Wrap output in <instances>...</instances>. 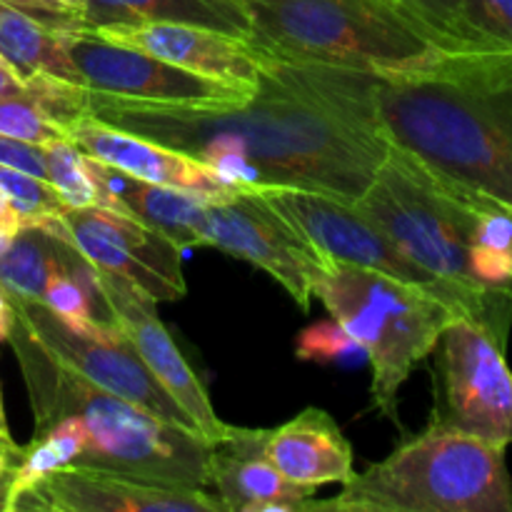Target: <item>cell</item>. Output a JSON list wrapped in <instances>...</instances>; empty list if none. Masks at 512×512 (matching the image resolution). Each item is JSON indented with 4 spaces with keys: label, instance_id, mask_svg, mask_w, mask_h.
I'll return each instance as SVG.
<instances>
[{
    "label": "cell",
    "instance_id": "1",
    "mask_svg": "<svg viewBox=\"0 0 512 512\" xmlns=\"http://www.w3.org/2000/svg\"><path fill=\"white\" fill-rule=\"evenodd\" d=\"M258 55L248 98L155 103L83 88V113L180 150L240 190H315L355 203L390 150L370 120L365 73Z\"/></svg>",
    "mask_w": 512,
    "mask_h": 512
},
{
    "label": "cell",
    "instance_id": "2",
    "mask_svg": "<svg viewBox=\"0 0 512 512\" xmlns=\"http://www.w3.org/2000/svg\"><path fill=\"white\" fill-rule=\"evenodd\" d=\"M365 88L390 148L512 205V48L450 50L415 73L365 75Z\"/></svg>",
    "mask_w": 512,
    "mask_h": 512
},
{
    "label": "cell",
    "instance_id": "3",
    "mask_svg": "<svg viewBox=\"0 0 512 512\" xmlns=\"http://www.w3.org/2000/svg\"><path fill=\"white\" fill-rule=\"evenodd\" d=\"M8 343L23 370L35 425L70 418L78 428L83 448L75 465L210 490L208 440L85 380L15 320Z\"/></svg>",
    "mask_w": 512,
    "mask_h": 512
},
{
    "label": "cell",
    "instance_id": "4",
    "mask_svg": "<svg viewBox=\"0 0 512 512\" xmlns=\"http://www.w3.org/2000/svg\"><path fill=\"white\" fill-rule=\"evenodd\" d=\"M475 200L478 190L390 148L355 208L443 288L455 313L483 325L508 350L512 308L485 295L470 270Z\"/></svg>",
    "mask_w": 512,
    "mask_h": 512
},
{
    "label": "cell",
    "instance_id": "5",
    "mask_svg": "<svg viewBox=\"0 0 512 512\" xmlns=\"http://www.w3.org/2000/svg\"><path fill=\"white\" fill-rule=\"evenodd\" d=\"M248 43L290 63L368 75L430 68L445 53L425 28L383 0H245Z\"/></svg>",
    "mask_w": 512,
    "mask_h": 512
},
{
    "label": "cell",
    "instance_id": "6",
    "mask_svg": "<svg viewBox=\"0 0 512 512\" xmlns=\"http://www.w3.org/2000/svg\"><path fill=\"white\" fill-rule=\"evenodd\" d=\"M512 512V478L505 448L425 428L388 458L353 473L343 493L313 500L300 512Z\"/></svg>",
    "mask_w": 512,
    "mask_h": 512
},
{
    "label": "cell",
    "instance_id": "7",
    "mask_svg": "<svg viewBox=\"0 0 512 512\" xmlns=\"http://www.w3.org/2000/svg\"><path fill=\"white\" fill-rule=\"evenodd\" d=\"M313 298L363 348L373 370V408L400 428L405 380L458 313L430 290L340 260L320 273Z\"/></svg>",
    "mask_w": 512,
    "mask_h": 512
},
{
    "label": "cell",
    "instance_id": "8",
    "mask_svg": "<svg viewBox=\"0 0 512 512\" xmlns=\"http://www.w3.org/2000/svg\"><path fill=\"white\" fill-rule=\"evenodd\" d=\"M433 410L428 428L455 430L508 450L512 370L505 348L475 320L455 315L433 348Z\"/></svg>",
    "mask_w": 512,
    "mask_h": 512
},
{
    "label": "cell",
    "instance_id": "9",
    "mask_svg": "<svg viewBox=\"0 0 512 512\" xmlns=\"http://www.w3.org/2000/svg\"><path fill=\"white\" fill-rule=\"evenodd\" d=\"M10 305H13L15 323L28 330L60 363L73 368L98 388L130 400L145 413L198 433L193 420L145 368L130 340L113 320L103 318L93 325H73L40 300H10Z\"/></svg>",
    "mask_w": 512,
    "mask_h": 512
},
{
    "label": "cell",
    "instance_id": "10",
    "mask_svg": "<svg viewBox=\"0 0 512 512\" xmlns=\"http://www.w3.org/2000/svg\"><path fill=\"white\" fill-rule=\"evenodd\" d=\"M203 238L205 248L223 250L278 280L305 313L313 303L320 273L333 263L265 190H238L210 198Z\"/></svg>",
    "mask_w": 512,
    "mask_h": 512
},
{
    "label": "cell",
    "instance_id": "11",
    "mask_svg": "<svg viewBox=\"0 0 512 512\" xmlns=\"http://www.w3.org/2000/svg\"><path fill=\"white\" fill-rule=\"evenodd\" d=\"M45 230L65 240L93 268L138 285L155 303H173L188 293L183 250L123 210L65 208Z\"/></svg>",
    "mask_w": 512,
    "mask_h": 512
},
{
    "label": "cell",
    "instance_id": "12",
    "mask_svg": "<svg viewBox=\"0 0 512 512\" xmlns=\"http://www.w3.org/2000/svg\"><path fill=\"white\" fill-rule=\"evenodd\" d=\"M90 275H93L95 288L103 298L108 318L123 330V335L130 340L145 368L155 375V380L168 390L170 398L193 420L195 430L208 443L225 438L233 425L215 415L203 380L190 368L185 355L175 345L173 333L160 320L158 308H155L158 303L148 293H143L138 285L120 278V275L105 273L93 265H90Z\"/></svg>",
    "mask_w": 512,
    "mask_h": 512
},
{
    "label": "cell",
    "instance_id": "13",
    "mask_svg": "<svg viewBox=\"0 0 512 512\" xmlns=\"http://www.w3.org/2000/svg\"><path fill=\"white\" fill-rule=\"evenodd\" d=\"M8 512H225L210 490L90 465H63L15 495Z\"/></svg>",
    "mask_w": 512,
    "mask_h": 512
},
{
    "label": "cell",
    "instance_id": "14",
    "mask_svg": "<svg viewBox=\"0 0 512 512\" xmlns=\"http://www.w3.org/2000/svg\"><path fill=\"white\" fill-rule=\"evenodd\" d=\"M65 50L80 75V85L118 98L155 100V103H208L240 100L253 90L233 88L170 65L130 45L113 43L98 33H65Z\"/></svg>",
    "mask_w": 512,
    "mask_h": 512
},
{
    "label": "cell",
    "instance_id": "15",
    "mask_svg": "<svg viewBox=\"0 0 512 512\" xmlns=\"http://www.w3.org/2000/svg\"><path fill=\"white\" fill-rule=\"evenodd\" d=\"M265 195L330 260L378 270L395 280L430 290L443 303H448L443 288L425 270H420L368 215L360 213L355 203H345V200L315 193V190L295 188H270L265 190Z\"/></svg>",
    "mask_w": 512,
    "mask_h": 512
},
{
    "label": "cell",
    "instance_id": "16",
    "mask_svg": "<svg viewBox=\"0 0 512 512\" xmlns=\"http://www.w3.org/2000/svg\"><path fill=\"white\" fill-rule=\"evenodd\" d=\"M98 35L113 43L130 45L155 55L170 65L220 80L233 88L253 90L260 78V55L248 40L220 30L190 23H140L115 25L98 30Z\"/></svg>",
    "mask_w": 512,
    "mask_h": 512
},
{
    "label": "cell",
    "instance_id": "17",
    "mask_svg": "<svg viewBox=\"0 0 512 512\" xmlns=\"http://www.w3.org/2000/svg\"><path fill=\"white\" fill-rule=\"evenodd\" d=\"M265 435L258 428H230L225 438L208 443L210 493L225 512H300L313 488L295 485L265 455Z\"/></svg>",
    "mask_w": 512,
    "mask_h": 512
},
{
    "label": "cell",
    "instance_id": "18",
    "mask_svg": "<svg viewBox=\"0 0 512 512\" xmlns=\"http://www.w3.org/2000/svg\"><path fill=\"white\" fill-rule=\"evenodd\" d=\"M68 138L90 158L125 175L148 180V183L195 190V193L215 195V198L240 190L223 175L215 173L210 165L155 140L100 123L90 115H80L75 123L68 125Z\"/></svg>",
    "mask_w": 512,
    "mask_h": 512
},
{
    "label": "cell",
    "instance_id": "19",
    "mask_svg": "<svg viewBox=\"0 0 512 512\" xmlns=\"http://www.w3.org/2000/svg\"><path fill=\"white\" fill-rule=\"evenodd\" d=\"M88 170L93 175L103 208L123 210L135 220L165 235L180 250L205 248L203 228L208 203L215 195L195 193L185 188L148 183L133 178L88 155Z\"/></svg>",
    "mask_w": 512,
    "mask_h": 512
},
{
    "label": "cell",
    "instance_id": "20",
    "mask_svg": "<svg viewBox=\"0 0 512 512\" xmlns=\"http://www.w3.org/2000/svg\"><path fill=\"white\" fill-rule=\"evenodd\" d=\"M265 455L295 485L323 488L353 478V445L320 408H305L288 423L268 430Z\"/></svg>",
    "mask_w": 512,
    "mask_h": 512
},
{
    "label": "cell",
    "instance_id": "21",
    "mask_svg": "<svg viewBox=\"0 0 512 512\" xmlns=\"http://www.w3.org/2000/svg\"><path fill=\"white\" fill-rule=\"evenodd\" d=\"M140 23H190L248 40L245 0H83L80 28L88 33Z\"/></svg>",
    "mask_w": 512,
    "mask_h": 512
},
{
    "label": "cell",
    "instance_id": "22",
    "mask_svg": "<svg viewBox=\"0 0 512 512\" xmlns=\"http://www.w3.org/2000/svg\"><path fill=\"white\" fill-rule=\"evenodd\" d=\"M0 55L23 80L45 75L80 85L78 70L65 50L63 30H53L5 0H0Z\"/></svg>",
    "mask_w": 512,
    "mask_h": 512
},
{
    "label": "cell",
    "instance_id": "23",
    "mask_svg": "<svg viewBox=\"0 0 512 512\" xmlns=\"http://www.w3.org/2000/svg\"><path fill=\"white\" fill-rule=\"evenodd\" d=\"M75 250L45 228H20L0 255V293L8 300H40L50 275L65 268Z\"/></svg>",
    "mask_w": 512,
    "mask_h": 512
},
{
    "label": "cell",
    "instance_id": "24",
    "mask_svg": "<svg viewBox=\"0 0 512 512\" xmlns=\"http://www.w3.org/2000/svg\"><path fill=\"white\" fill-rule=\"evenodd\" d=\"M48 98L45 75L25 80L20 90L0 95V135L40 145V148L58 138H68V133L55 123V115L50 110L53 105Z\"/></svg>",
    "mask_w": 512,
    "mask_h": 512
},
{
    "label": "cell",
    "instance_id": "25",
    "mask_svg": "<svg viewBox=\"0 0 512 512\" xmlns=\"http://www.w3.org/2000/svg\"><path fill=\"white\" fill-rule=\"evenodd\" d=\"M383 3L428 30L448 50L490 48L465 20L463 0H383Z\"/></svg>",
    "mask_w": 512,
    "mask_h": 512
},
{
    "label": "cell",
    "instance_id": "26",
    "mask_svg": "<svg viewBox=\"0 0 512 512\" xmlns=\"http://www.w3.org/2000/svg\"><path fill=\"white\" fill-rule=\"evenodd\" d=\"M45 180L68 208L100 205L98 185L88 170V155L70 138L43 145Z\"/></svg>",
    "mask_w": 512,
    "mask_h": 512
},
{
    "label": "cell",
    "instance_id": "27",
    "mask_svg": "<svg viewBox=\"0 0 512 512\" xmlns=\"http://www.w3.org/2000/svg\"><path fill=\"white\" fill-rule=\"evenodd\" d=\"M0 193L10 200L18 213L20 228H45L53 218H58L68 205L58 198L48 180L35 178L25 170L0 165Z\"/></svg>",
    "mask_w": 512,
    "mask_h": 512
},
{
    "label": "cell",
    "instance_id": "28",
    "mask_svg": "<svg viewBox=\"0 0 512 512\" xmlns=\"http://www.w3.org/2000/svg\"><path fill=\"white\" fill-rule=\"evenodd\" d=\"M295 355L310 363H348L358 355H365L363 348L335 323L333 318L325 323H315L305 330L295 343Z\"/></svg>",
    "mask_w": 512,
    "mask_h": 512
},
{
    "label": "cell",
    "instance_id": "29",
    "mask_svg": "<svg viewBox=\"0 0 512 512\" xmlns=\"http://www.w3.org/2000/svg\"><path fill=\"white\" fill-rule=\"evenodd\" d=\"M463 15L490 48H512V0H463Z\"/></svg>",
    "mask_w": 512,
    "mask_h": 512
},
{
    "label": "cell",
    "instance_id": "30",
    "mask_svg": "<svg viewBox=\"0 0 512 512\" xmlns=\"http://www.w3.org/2000/svg\"><path fill=\"white\" fill-rule=\"evenodd\" d=\"M0 165H10V168L25 170L35 178L45 180V160L40 145H30L23 143V140L0 135Z\"/></svg>",
    "mask_w": 512,
    "mask_h": 512
},
{
    "label": "cell",
    "instance_id": "31",
    "mask_svg": "<svg viewBox=\"0 0 512 512\" xmlns=\"http://www.w3.org/2000/svg\"><path fill=\"white\" fill-rule=\"evenodd\" d=\"M20 453H23V445L15 443L13 438H0V510H5L8 503L10 483H13L15 468L20 463Z\"/></svg>",
    "mask_w": 512,
    "mask_h": 512
},
{
    "label": "cell",
    "instance_id": "32",
    "mask_svg": "<svg viewBox=\"0 0 512 512\" xmlns=\"http://www.w3.org/2000/svg\"><path fill=\"white\" fill-rule=\"evenodd\" d=\"M20 230V220H18V213L13 210V205H10V200L5 198L3 193H0V233H8V235H15Z\"/></svg>",
    "mask_w": 512,
    "mask_h": 512
},
{
    "label": "cell",
    "instance_id": "33",
    "mask_svg": "<svg viewBox=\"0 0 512 512\" xmlns=\"http://www.w3.org/2000/svg\"><path fill=\"white\" fill-rule=\"evenodd\" d=\"M25 85V80L15 73L13 68L8 65V60L0 55V95L3 93H13V90H20Z\"/></svg>",
    "mask_w": 512,
    "mask_h": 512
},
{
    "label": "cell",
    "instance_id": "34",
    "mask_svg": "<svg viewBox=\"0 0 512 512\" xmlns=\"http://www.w3.org/2000/svg\"><path fill=\"white\" fill-rule=\"evenodd\" d=\"M10 330H13V305L0 293V343H8Z\"/></svg>",
    "mask_w": 512,
    "mask_h": 512
},
{
    "label": "cell",
    "instance_id": "35",
    "mask_svg": "<svg viewBox=\"0 0 512 512\" xmlns=\"http://www.w3.org/2000/svg\"><path fill=\"white\" fill-rule=\"evenodd\" d=\"M8 420H5V408H3V395H0V438H8Z\"/></svg>",
    "mask_w": 512,
    "mask_h": 512
},
{
    "label": "cell",
    "instance_id": "36",
    "mask_svg": "<svg viewBox=\"0 0 512 512\" xmlns=\"http://www.w3.org/2000/svg\"><path fill=\"white\" fill-rule=\"evenodd\" d=\"M10 238H13V235H8V233H0V255H3V250L8 248V245H10Z\"/></svg>",
    "mask_w": 512,
    "mask_h": 512
},
{
    "label": "cell",
    "instance_id": "37",
    "mask_svg": "<svg viewBox=\"0 0 512 512\" xmlns=\"http://www.w3.org/2000/svg\"><path fill=\"white\" fill-rule=\"evenodd\" d=\"M68 3H70V5H73V8H75V10H78V13H80V5H83V0H68Z\"/></svg>",
    "mask_w": 512,
    "mask_h": 512
}]
</instances>
